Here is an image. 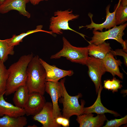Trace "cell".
<instances>
[{"label":"cell","mask_w":127,"mask_h":127,"mask_svg":"<svg viewBox=\"0 0 127 127\" xmlns=\"http://www.w3.org/2000/svg\"><path fill=\"white\" fill-rule=\"evenodd\" d=\"M72 10H57L54 13V16L50 19L49 29L52 33L61 34L62 30H70L79 34L85 39L84 35L71 29L69 26L68 22L78 18L79 15L72 13Z\"/></svg>","instance_id":"cell-5"},{"label":"cell","mask_w":127,"mask_h":127,"mask_svg":"<svg viewBox=\"0 0 127 127\" xmlns=\"http://www.w3.org/2000/svg\"><path fill=\"white\" fill-rule=\"evenodd\" d=\"M29 0H6L0 5V13H6L13 10L18 11L19 13L28 18L30 14L26 10L27 4Z\"/></svg>","instance_id":"cell-13"},{"label":"cell","mask_w":127,"mask_h":127,"mask_svg":"<svg viewBox=\"0 0 127 127\" xmlns=\"http://www.w3.org/2000/svg\"><path fill=\"white\" fill-rule=\"evenodd\" d=\"M89 44L87 47L88 55L96 58L103 59L111 50L110 43L105 41L97 45L90 43Z\"/></svg>","instance_id":"cell-18"},{"label":"cell","mask_w":127,"mask_h":127,"mask_svg":"<svg viewBox=\"0 0 127 127\" xmlns=\"http://www.w3.org/2000/svg\"><path fill=\"white\" fill-rule=\"evenodd\" d=\"M110 52L114 56L119 55L122 56L124 59V64L127 66V52L123 50V49H117L115 50H111Z\"/></svg>","instance_id":"cell-27"},{"label":"cell","mask_w":127,"mask_h":127,"mask_svg":"<svg viewBox=\"0 0 127 127\" xmlns=\"http://www.w3.org/2000/svg\"><path fill=\"white\" fill-rule=\"evenodd\" d=\"M4 62L0 60V95L4 93L6 89L8 72Z\"/></svg>","instance_id":"cell-24"},{"label":"cell","mask_w":127,"mask_h":127,"mask_svg":"<svg viewBox=\"0 0 127 127\" xmlns=\"http://www.w3.org/2000/svg\"><path fill=\"white\" fill-rule=\"evenodd\" d=\"M37 127V126L36 125H33L32 126L28 125L27 126L28 127Z\"/></svg>","instance_id":"cell-31"},{"label":"cell","mask_w":127,"mask_h":127,"mask_svg":"<svg viewBox=\"0 0 127 127\" xmlns=\"http://www.w3.org/2000/svg\"><path fill=\"white\" fill-rule=\"evenodd\" d=\"M48 0H29V2L33 5H35L38 4L41 1H47Z\"/></svg>","instance_id":"cell-29"},{"label":"cell","mask_w":127,"mask_h":127,"mask_svg":"<svg viewBox=\"0 0 127 127\" xmlns=\"http://www.w3.org/2000/svg\"><path fill=\"white\" fill-rule=\"evenodd\" d=\"M101 60L106 72H110L114 77L117 75L121 79H123V74L120 72L119 67L122 63L120 60L115 59L110 52Z\"/></svg>","instance_id":"cell-16"},{"label":"cell","mask_w":127,"mask_h":127,"mask_svg":"<svg viewBox=\"0 0 127 127\" xmlns=\"http://www.w3.org/2000/svg\"><path fill=\"white\" fill-rule=\"evenodd\" d=\"M38 56H33L28 65L26 85L29 94L39 93L44 95L45 92L46 73Z\"/></svg>","instance_id":"cell-2"},{"label":"cell","mask_w":127,"mask_h":127,"mask_svg":"<svg viewBox=\"0 0 127 127\" xmlns=\"http://www.w3.org/2000/svg\"><path fill=\"white\" fill-rule=\"evenodd\" d=\"M65 78L61 79L60 81L63 88V95L59 99L60 102L63 106L62 116L69 120L71 117L75 115L77 116L83 114L84 102L81 101L80 105L79 99L82 96V94L79 93L76 95L72 96L67 93L65 87L64 83Z\"/></svg>","instance_id":"cell-4"},{"label":"cell","mask_w":127,"mask_h":127,"mask_svg":"<svg viewBox=\"0 0 127 127\" xmlns=\"http://www.w3.org/2000/svg\"><path fill=\"white\" fill-rule=\"evenodd\" d=\"M6 0H0V5L1 4Z\"/></svg>","instance_id":"cell-30"},{"label":"cell","mask_w":127,"mask_h":127,"mask_svg":"<svg viewBox=\"0 0 127 127\" xmlns=\"http://www.w3.org/2000/svg\"><path fill=\"white\" fill-rule=\"evenodd\" d=\"M45 91L49 94L52 99L54 117L56 118L57 117L62 116L60 112L61 109L58 103L59 98L63 95V88L61 82H46Z\"/></svg>","instance_id":"cell-8"},{"label":"cell","mask_w":127,"mask_h":127,"mask_svg":"<svg viewBox=\"0 0 127 127\" xmlns=\"http://www.w3.org/2000/svg\"><path fill=\"white\" fill-rule=\"evenodd\" d=\"M127 26V23H124L118 26L116 25L112 28L104 32L93 30V35L91 40L88 42L89 43L97 45L103 43L106 40L114 39L120 43L123 47V50L127 52V43L122 38L124 35L123 31Z\"/></svg>","instance_id":"cell-6"},{"label":"cell","mask_w":127,"mask_h":127,"mask_svg":"<svg viewBox=\"0 0 127 127\" xmlns=\"http://www.w3.org/2000/svg\"><path fill=\"white\" fill-rule=\"evenodd\" d=\"M33 56L32 53L23 55L9 67L4 94L6 96L14 93L20 86L26 84L28 66Z\"/></svg>","instance_id":"cell-1"},{"label":"cell","mask_w":127,"mask_h":127,"mask_svg":"<svg viewBox=\"0 0 127 127\" xmlns=\"http://www.w3.org/2000/svg\"><path fill=\"white\" fill-rule=\"evenodd\" d=\"M43 26L39 25L36 26V28L34 30H29L26 32L22 33L19 35H13L11 38L8 39V41L9 45L11 46H14L19 45L20 43L22 41L23 39L26 36L35 32H43L53 35L51 31H48L42 29Z\"/></svg>","instance_id":"cell-21"},{"label":"cell","mask_w":127,"mask_h":127,"mask_svg":"<svg viewBox=\"0 0 127 127\" xmlns=\"http://www.w3.org/2000/svg\"><path fill=\"white\" fill-rule=\"evenodd\" d=\"M86 65L88 67V74L95 85L97 94L102 85V76L106 72L104 66L101 59L91 56L89 57Z\"/></svg>","instance_id":"cell-7"},{"label":"cell","mask_w":127,"mask_h":127,"mask_svg":"<svg viewBox=\"0 0 127 127\" xmlns=\"http://www.w3.org/2000/svg\"><path fill=\"white\" fill-rule=\"evenodd\" d=\"M55 120L57 124L64 127H67L69 126V119L62 116L56 118H55Z\"/></svg>","instance_id":"cell-28"},{"label":"cell","mask_w":127,"mask_h":127,"mask_svg":"<svg viewBox=\"0 0 127 127\" xmlns=\"http://www.w3.org/2000/svg\"><path fill=\"white\" fill-rule=\"evenodd\" d=\"M27 123V118L24 116L13 117L5 115L0 118V127H23Z\"/></svg>","instance_id":"cell-19"},{"label":"cell","mask_w":127,"mask_h":127,"mask_svg":"<svg viewBox=\"0 0 127 127\" xmlns=\"http://www.w3.org/2000/svg\"><path fill=\"white\" fill-rule=\"evenodd\" d=\"M105 125L103 127H118L127 123V115L119 119H115L109 120L107 119Z\"/></svg>","instance_id":"cell-26"},{"label":"cell","mask_w":127,"mask_h":127,"mask_svg":"<svg viewBox=\"0 0 127 127\" xmlns=\"http://www.w3.org/2000/svg\"><path fill=\"white\" fill-rule=\"evenodd\" d=\"M120 81L113 77L111 80L107 79L104 81L103 87L108 90L112 91L113 92H117L118 89L123 87Z\"/></svg>","instance_id":"cell-25"},{"label":"cell","mask_w":127,"mask_h":127,"mask_svg":"<svg viewBox=\"0 0 127 127\" xmlns=\"http://www.w3.org/2000/svg\"><path fill=\"white\" fill-rule=\"evenodd\" d=\"M103 87L100 86L97 92L98 96L95 101L91 106L87 107H84L83 114L95 113L97 114L109 113L115 116H120V115L116 112L109 110L104 106L102 104L101 99V93Z\"/></svg>","instance_id":"cell-17"},{"label":"cell","mask_w":127,"mask_h":127,"mask_svg":"<svg viewBox=\"0 0 127 127\" xmlns=\"http://www.w3.org/2000/svg\"><path fill=\"white\" fill-rule=\"evenodd\" d=\"M110 5H108L106 9V18L105 21L101 24H97L94 23L92 20L93 14L89 13L88 16L90 18L91 23L89 24L86 25L85 26H81L79 27L80 29L83 28H86V29H92L94 31L99 30L100 32H102L103 28L110 29L116 26V21L115 18V13L116 8L114 11L111 13L109 11Z\"/></svg>","instance_id":"cell-11"},{"label":"cell","mask_w":127,"mask_h":127,"mask_svg":"<svg viewBox=\"0 0 127 127\" xmlns=\"http://www.w3.org/2000/svg\"><path fill=\"white\" fill-rule=\"evenodd\" d=\"M116 8L115 18L117 25L127 21V0H119Z\"/></svg>","instance_id":"cell-22"},{"label":"cell","mask_w":127,"mask_h":127,"mask_svg":"<svg viewBox=\"0 0 127 127\" xmlns=\"http://www.w3.org/2000/svg\"><path fill=\"white\" fill-rule=\"evenodd\" d=\"M33 119L42 125V127H60L61 125L56 122L53 117V105L49 102H46L41 111L33 116Z\"/></svg>","instance_id":"cell-10"},{"label":"cell","mask_w":127,"mask_h":127,"mask_svg":"<svg viewBox=\"0 0 127 127\" xmlns=\"http://www.w3.org/2000/svg\"><path fill=\"white\" fill-rule=\"evenodd\" d=\"M39 60L46 71V82H57L61 79L67 76H71L74 74L72 70H62L55 65H49L41 58Z\"/></svg>","instance_id":"cell-12"},{"label":"cell","mask_w":127,"mask_h":127,"mask_svg":"<svg viewBox=\"0 0 127 127\" xmlns=\"http://www.w3.org/2000/svg\"><path fill=\"white\" fill-rule=\"evenodd\" d=\"M46 103L43 95L38 92L29 94L24 109L27 116H34L42 110Z\"/></svg>","instance_id":"cell-9"},{"label":"cell","mask_w":127,"mask_h":127,"mask_svg":"<svg viewBox=\"0 0 127 127\" xmlns=\"http://www.w3.org/2000/svg\"><path fill=\"white\" fill-rule=\"evenodd\" d=\"M4 93L0 95V117L6 115L13 117L23 116L25 115L23 108L18 107L4 99Z\"/></svg>","instance_id":"cell-15"},{"label":"cell","mask_w":127,"mask_h":127,"mask_svg":"<svg viewBox=\"0 0 127 127\" xmlns=\"http://www.w3.org/2000/svg\"><path fill=\"white\" fill-rule=\"evenodd\" d=\"M14 93L12 101L15 105L24 109L29 95V90L26 85L20 86Z\"/></svg>","instance_id":"cell-20"},{"label":"cell","mask_w":127,"mask_h":127,"mask_svg":"<svg viewBox=\"0 0 127 127\" xmlns=\"http://www.w3.org/2000/svg\"><path fill=\"white\" fill-rule=\"evenodd\" d=\"M92 113L82 114L77 116L76 120L80 127H100L107 119L104 114H98L94 117Z\"/></svg>","instance_id":"cell-14"},{"label":"cell","mask_w":127,"mask_h":127,"mask_svg":"<svg viewBox=\"0 0 127 127\" xmlns=\"http://www.w3.org/2000/svg\"><path fill=\"white\" fill-rule=\"evenodd\" d=\"M62 40V49L56 54L52 55L50 59H59L63 57L72 62L86 65L89 57L87 47H76L71 45L64 37H63Z\"/></svg>","instance_id":"cell-3"},{"label":"cell","mask_w":127,"mask_h":127,"mask_svg":"<svg viewBox=\"0 0 127 127\" xmlns=\"http://www.w3.org/2000/svg\"><path fill=\"white\" fill-rule=\"evenodd\" d=\"M14 47L9 45L8 39L3 40L0 39V60L4 62L7 60L9 55H13Z\"/></svg>","instance_id":"cell-23"}]
</instances>
